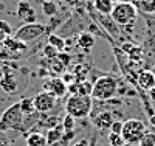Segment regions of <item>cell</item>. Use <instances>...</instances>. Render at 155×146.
<instances>
[{
  "instance_id": "8fae6325",
  "label": "cell",
  "mask_w": 155,
  "mask_h": 146,
  "mask_svg": "<svg viewBox=\"0 0 155 146\" xmlns=\"http://www.w3.org/2000/svg\"><path fill=\"white\" fill-rule=\"evenodd\" d=\"M90 16H95L93 14V12H92V14H90ZM95 19L99 22V25L102 26V28H104L110 36H113V37H116V39H118L120 37V28H118V25H116L115 23V20L110 17V16H102V14H98V12H96V16H95Z\"/></svg>"
},
{
  "instance_id": "f35d334b",
  "label": "cell",
  "mask_w": 155,
  "mask_h": 146,
  "mask_svg": "<svg viewBox=\"0 0 155 146\" xmlns=\"http://www.w3.org/2000/svg\"><path fill=\"white\" fill-rule=\"evenodd\" d=\"M152 17H153V19H155V11H153V14H152Z\"/></svg>"
},
{
  "instance_id": "cb8c5ba5",
  "label": "cell",
  "mask_w": 155,
  "mask_h": 146,
  "mask_svg": "<svg viewBox=\"0 0 155 146\" xmlns=\"http://www.w3.org/2000/svg\"><path fill=\"white\" fill-rule=\"evenodd\" d=\"M62 127H64V131L65 132H71V131H74V126H76V118H73L71 115H65L62 118Z\"/></svg>"
},
{
  "instance_id": "4316f807",
  "label": "cell",
  "mask_w": 155,
  "mask_h": 146,
  "mask_svg": "<svg viewBox=\"0 0 155 146\" xmlns=\"http://www.w3.org/2000/svg\"><path fill=\"white\" fill-rule=\"evenodd\" d=\"M0 31H3L8 37H9L12 33H14V31H12V26H11L6 20H0Z\"/></svg>"
},
{
  "instance_id": "3957f363",
  "label": "cell",
  "mask_w": 155,
  "mask_h": 146,
  "mask_svg": "<svg viewBox=\"0 0 155 146\" xmlns=\"http://www.w3.org/2000/svg\"><path fill=\"white\" fill-rule=\"evenodd\" d=\"M93 110L92 95H70L65 103V112L73 118H87Z\"/></svg>"
},
{
  "instance_id": "e575fe53",
  "label": "cell",
  "mask_w": 155,
  "mask_h": 146,
  "mask_svg": "<svg viewBox=\"0 0 155 146\" xmlns=\"http://www.w3.org/2000/svg\"><path fill=\"white\" fill-rule=\"evenodd\" d=\"M6 39H8V36H6L3 31H0V44H3V42L6 41Z\"/></svg>"
},
{
  "instance_id": "9a60e30c",
  "label": "cell",
  "mask_w": 155,
  "mask_h": 146,
  "mask_svg": "<svg viewBox=\"0 0 155 146\" xmlns=\"http://www.w3.org/2000/svg\"><path fill=\"white\" fill-rule=\"evenodd\" d=\"M96 44V39L92 33H88V31H81L79 36H78V47H81L82 50L88 51V50H92Z\"/></svg>"
},
{
  "instance_id": "2e32d148",
  "label": "cell",
  "mask_w": 155,
  "mask_h": 146,
  "mask_svg": "<svg viewBox=\"0 0 155 146\" xmlns=\"http://www.w3.org/2000/svg\"><path fill=\"white\" fill-rule=\"evenodd\" d=\"M64 134H65V131H64L62 124H58V126L53 127V129H48V132H47V141H48V146H54V144H58V143L62 140Z\"/></svg>"
},
{
  "instance_id": "7402d4cb",
  "label": "cell",
  "mask_w": 155,
  "mask_h": 146,
  "mask_svg": "<svg viewBox=\"0 0 155 146\" xmlns=\"http://www.w3.org/2000/svg\"><path fill=\"white\" fill-rule=\"evenodd\" d=\"M19 104H20V109H22V112L25 115H33L36 112V109H34V100L33 98L25 97V98H22L19 101Z\"/></svg>"
},
{
  "instance_id": "277c9868",
  "label": "cell",
  "mask_w": 155,
  "mask_h": 146,
  "mask_svg": "<svg viewBox=\"0 0 155 146\" xmlns=\"http://www.w3.org/2000/svg\"><path fill=\"white\" fill-rule=\"evenodd\" d=\"M146 132H147L146 123L143 120H140V118H129V120L123 121L121 137L126 144H130V146L138 144Z\"/></svg>"
},
{
  "instance_id": "74e56055",
  "label": "cell",
  "mask_w": 155,
  "mask_h": 146,
  "mask_svg": "<svg viewBox=\"0 0 155 146\" xmlns=\"http://www.w3.org/2000/svg\"><path fill=\"white\" fill-rule=\"evenodd\" d=\"M149 121H150V124H152V126L155 127V115H152V117L149 118Z\"/></svg>"
},
{
  "instance_id": "ab89813d",
  "label": "cell",
  "mask_w": 155,
  "mask_h": 146,
  "mask_svg": "<svg viewBox=\"0 0 155 146\" xmlns=\"http://www.w3.org/2000/svg\"><path fill=\"white\" fill-rule=\"evenodd\" d=\"M54 2H61V0H54Z\"/></svg>"
},
{
  "instance_id": "9c48e42d",
  "label": "cell",
  "mask_w": 155,
  "mask_h": 146,
  "mask_svg": "<svg viewBox=\"0 0 155 146\" xmlns=\"http://www.w3.org/2000/svg\"><path fill=\"white\" fill-rule=\"evenodd\" d=\"M16 14L23 23H34V22H37V16H36L34 8L31 6V3L25 2V0H22V2L17 3Z\"/></svg>"
},
{
  "instance_id": "30bf717a",
  "label": "cell",
  "mask_w": 155,
  "mask_h": 146,
  "mask_svg": "<svg viewBox=\"0 0 155 146\" xmlns=\"http://www.w3.org/2000/svg\"><path fill=\"white\" fill-rule=\"evenodd\" d=\"M137 86L144 92H150L155 87V73L149 69L140 70V73L137 76Z\"/></svg>"
},
{
  "instance_id": "6da1fadb",
  "label": "cell",
  "mask_w": 155,
  "mask_h": 146,
  "mask_svg": "<svg viewBox=\"0 0 155 146\" xmlns=\"http://www.w3.org/2000/svg\"><path fill=\"white\" fill-rule=\"evenodd\" d=\"M25 117L27 115L22 112L19 103L9 106L0 117V131L5 132V134L8 131H17V132L27 131V127H25Z\"/></svg>"
},
{
  "instance_id": "5b68a950",
  "label": "cell",
  "mask_w": 155,
  "mask_h": 146,
  "mask_svg": "<svg viewBox=\"0 0 155 146\" xmlns=\"http://www.w3.org/2000/svg\"><path fill=\"white\" fill-rule=\"evenodd\" d=\"M138 14V9L134 3H115L110 17L118 26H130L134 25Z\"/></svg>"
},
{
  "instance_id": "1f68e13d",
  "label": "cell",
  "mask_w": 155,
  "mask_h": 146,
  "mask_svg": "<svg viewBox=\"0 0 155 146\" xmlns=\"http://www.w3.org/2000/svg\"><path fill=\"white\" fill-rule=\"evenodd\" d=\"M58 59H59L64 65H67V64H68V61H70L68 55H65V53H59V55H58Z\"/></svg>"
},
{
  "instance_id": "8d00e7d4",
  "label": "cell",
  "mask_w": 155,
  "mask_h": 146,
  "mask_svg": "<svg viewBox=\"0 0 155 146\" xmlns=\"http://www.w3.org/2000/svg\"><path fill=\"white\" fill-rule=\"evenodd\" d=\"M135 0H116V3H134Z\"/></svg>"
},
{
  "instance_id": "4dcf8cb0",
  "label": "cell",
  "mask_w": 155,
  "mask_h": 146,
  "mask_svg": "<svg viewBox=\"0 0 155 146\" xmlns=\"http://www.w3.org/2000/svg\"><path fill=\"white\" fill-rule=\"evenodd\" d=\"M0 146H9V140H8L6 134L2 131H0Z\"/></svg>"
},
{
  "instance_id": "d6a6232c",
  "label": "cell",
  "mask_w": 155,
  "mask_h": 146,
  "mask_svg": "<svg viewBox=\"0 0 155 146\" xmlns=\"http://www.w3.org/2000/svg\"><path fill=\"white\" fill-rule=\"evenodd\" d=\"M73 146H90V141L85 140V138H82V140H79V141H76Z\"/></svg>"
},
{
  "instance_id": "8992f818",
  "label": "cell",
  "mask_w": 155,
  "mask_h": 146,
  "mask_svg": "<svg viewBox=\"0 0 155 146\" xmlns=\"http://www.w3.org/2000/svg\"><path fill=\"white\" fill-rule=\"evenodd\" d=\"M47 31H48V26L44 25V23H39V22L23 23L20 28H17L14 31V37L23 44H30L33 41H37V39L41 36H44Z\"/></svg>"
},
{
  "instance_id": "44dd1931",
  "label": "cell",
  "mask_w": 155,
  "mask_h": 146,
  "mask_svg": "<svg viewBox=\"0 0 155 146\" xmlns=\"http://www.w3.org/2000/svg\"><path fill=\"white\" fill-rule=\"evenodd\" d=\"M42 11L47 17H54L58 14L59 8H58V3L54 0H44L42 2Z\"/></svg>"
},
{
  "instance_id": "d590c367",
  "label": "cell",
  "mask_w": 155,
  "mask_h": 146,
  "mask_svg": "<svg viewBox=\"0 0 155 146\" xmlns=\"http://www.w3.org/2000/svg\"><path fill=\"white\" fill-rule=\"evenodd\" d=\"M149 98H150L152 101H155V87H153V89L149 92Z\"/></svg>"
},
{
  "instance_id": "ac0fdd59",
  "label": "cell",
  "mask_w": 155,
  "mask_h": 146,
  "mask_svg": "<svg viewBox=\"0 0 155 146\" xmlns=\"http://www.w3.org/2000/svg\"><path fill=\"white\" fill-rule=\"evenodd\" d=\"M3 47L6 48V50H9V51H12V53H16V55H19L20 51H23V50H27V44H23V42H20V41H17V39L14 37V36H9L6 41L3 42Z\"/></svg>"
},
{
  "instance_id": "ba28073f",
  "label": "cell",
  "mask_w": 155,
  "mask_h": 146,
  "mask_svg": "<svg viewBox=\"0 0 155 146\" xmlns=\"http://www.w3.org/2000/svg\"><path fill=\"white\" fill-rule=\"evenodd\" d=\"M44 90L50 92V93L54 95L56 98H62L68 92V86L65 84V81H64L62 78H51V79H47L45 81Z\"/></svg>"
},
{
  "instance_id": "484cf974",
  "label": "cell",
  "mask_w": 155,
  "mask_h": 146,
  "mask_svg": "<svg viewBox=\"0 0 155 146\" xmlns=\"http://www.w3.org/2000/svg\"><path fill=\"white\" fill-rule=\"evenodd\" d=\"M107 140H109V144L110 146H124L126 144L124 140H123V137H121V134H113V132H109Z\"/></svg>"
},
{
  "instance_id": "f1b7e54d",
  "label": "cell",
  "mask_w": 155,
  "mask_h": 146,
  "mask_svg": "<svg viewBox=\"0 0 155 146\" xmlns=\"http://www.w3.org/2000/svg\"><path fill=\"white\" fill-rule=\"evenodd\" d=\"M123 131V121L121 120H115L112 127H110V132H113V134H121Z\"/></svg>"
},
{
  "instance_id": "52a82bcc",
  "label": "cell",
  "mask_w": 155,
  "mask_h": 146,
  "mask_svg": "<svg viewBox=\"0 0 155 146\" xmlns=\"http://www.w3.org/2000/svg\"><path fill=\"white\" fill-rule=\"evenodd\" d=\"M33 100H34V109H36V112H39V114H47V112H50V110L56 106V101H58V98H56L54 95H51L50 92H45V90L39 92V93H37Z\"/></svg>"
},
{
  "instance_id": "e0dca14e",
  "label": "cell",
  "mask_w": 155,
  "mask_h": 146,
  "mask_svg": "<svg viewBox=\"0 0 155 146\" xmlns=\"http://www.w3.org/2000/svg\"><path fill=\"white\" fill-rule=\"evenodd\" d=\"M27 146H48L47 141V135L42 134V132H31V134L27 137Z\"/></svg>"
},
{
  "instance_id": "7c38bea8",
  "label": "cell",
  "mask_w": 155,
  "mask_h": 146,
  "mask_svg": "<svg viewBox=\"0 0 155 146\" xmlns=\"http://www.w3.org/2000/svg\"><path fill=\"white\" fill-rule=\"evenodd\" d=\"M113 121H115V118H113V112H110V110H104V112L98 114V115L93 118V123H95L96 129H98V131H101V132L110 131V127H112Z\"/></svg>"
},
{
  "instance_id": "836d02e7",
  "label": "cell",
  "mask_w": 155,
  "mask_h": 146,
  "mask_svg": "<svg viewBox=\"0 0 155 146\" xmlns=\"http://www.w3.org/2000/svg\"><path fill=\"white\" fill-rule=\"evenodd\" d=\"M64 81H65V84H68V83H73V75H64Z\"/></svg>"
},
{
  "instance_id": "5bb4252c",
  "label": "cell",
  "mask_w": 155,
  "mask_h": 146,
  "mask_svg": "<svg viewBox=\"0 0 155 146\" xmlns=\"http://www.w3.org/2000/svg\"><path fill=\"white\" fill-rule=\"evenodd\" d=\"M92 86L87 81H76L68 86V90L71 95H92Z\"/></svg>"
},
{
  "instance_id": "d4e9b609",
  "label": "cell",
  "mask_w": 155,
  "mask_h": 146,
  "mask_svg": "<svg viewBox=\"0 0 155 146\" xmlns=\"http://www.w3.org/2000/svg\"><path fill=\"white\" fill-rule=\"evenodd\" d=\"M138 146H155V132L147 131L144 137L141 138V141L138 143Z\"/></svg>"
},
{
  "instance_id": "7a4b0ae2",
  "label": "cell",
  "mask_w": 155,
  "mask_h": 146,
  "mask_svg": "<svg viewBox=\"0 0 155 146\" xmlns=\"http://www.w3.org/2000/svg\"><path fill=\"white\" fill-rule=\"evenodd\" d=\"M116 93H118V79L110 75L96 78L92 86V98L96 101H109Z\"/></svg>"
},
{
  "instance_id": "83f0119b",
  "label": "cell",
  "mask_w": 155,
  "mask_h": 146,
  "mask_svg": "<svg viewBox=\"0 0 155 146\" xmlns=\"http://www.w3.org/2000/svg\"><path fill=\"white\" fill-rule=\"evenodd\" d=\"M44 53H45V56H48V58H58V55H59V51L54 48V47H51L50 44H47V47H45V50H44Z\"/></svg>"
},
{
  "instance_id": "d6986e66",
  "label": "cell",
  "mask_w": 155,
  "mask_h": 146,
  "mask_svg": "<svg viewBox=\"0 0 155 146\" xmlns=\"http://www.w3.org/2000/svg\"><path fill=\"white\" fill-rule=\"evenodd\" d=\"M134 5L137 6L138 11L146 12V14H153L155 11V0H135Z\"/></svg>"
},
{
  "instance_id": "4fadbf2b",
  "label": "cell",
  "mask_w": 155,
  "mask_h": 146,
  "mask_svg": "<svg viewBox=\"0 0 155 146\" xmlns=\"http://www.w3.org/2000/svg\"><path fill=\"white\" fill-rule=\"evenodd\" d=\"M92 5H93L95 12H98V14L110 16L113 11V6H115V2L113 0H93Z\"/></svg>"
},
{
  "instance_id": "603a6c76",
  "label": "cell",
  "mask_w": 155,
  "mask_h": 146,
  "mask_svg": "<svg viewBox=\"0 0 155 146\" xmlns=\"http://www.w3.org/2000/svg\"><path fill=\"white\" fill-rule=\"evenodd\" d=\"M48 44H50L51 47H54L59 53H62L64 48H65V41H64L62 37L56 36V34H50V36H48Z\"/></svg>"
},
{
  "instance_id": "f546056e",
  "label": "cell",
  "mask_w": 155,
  "mask_h": 146,
  "mask_svg": "<svg viewBox=\"0 0 155 146\" xmlns=\"http://www.w3.org/2000/svg\"><path fill=\"white\" fill-rule=\"evenodd\" d=\"M65 3L73 8H81L82 5H85V0H65Z\"/></svg>"
},
{
  "instance_id": "ffe728a7",
  "label": "cell",
  "mask_w": 155,
  "mask_h": 146,
  "mask_svg": "<svg viewBox=\"0 0 155 146\" xmlns=\"http://www.w3.org/2000/svg\"><path fill=\"white\" fill-rule=\"evenodd\" d=\"M0 87L5 92H8V93H14L17 90V81L9 75H3V78L0 79Z\"/></svg>"
}]
</instances>
